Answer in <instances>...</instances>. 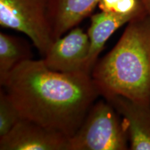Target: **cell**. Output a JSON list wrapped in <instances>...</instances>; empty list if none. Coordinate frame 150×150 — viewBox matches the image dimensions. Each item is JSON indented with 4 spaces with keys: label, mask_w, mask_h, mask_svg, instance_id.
Masks as SVG:
<instances>
[{
    "label": "cell",
    "mask_w": 150,
    "mask_h": 150,
    "mask_svg": "<svg viewBox=\"0 0 150 150\" xmlns=\"http://www.w3.org/2000/svg\"><path fill=\"white\" fill-rule=\"evenodd\" d=\"M22 117L58 130L69 138L79 128L100 96L91 74L50 70L42 59L17 66L1 86Z\"/></svg>",
    "instance_id": "6da1fadb"
},
{
    "label": "cell",
    "mask_w": 150,
    "mask_h": 150,
    "mask_svg": "<svg viewBox=\"0 0 150 150\" xmlns=\"http://www.w3.org/2000/svg\"><path fill=\"white\" fill-rule=\"evenodd\" d=\"M99 94L109 93L150 104V17L127 23L115 46L93 67Z\"/></svg>",
    "instance_id": "7a4b0ae2"
},
{
    "label": "cell",
    "mask_w": 150,
    "mask_h": 150,
    "mask_svg": "<svg viewBox=\"0 0 150 150\" xmlns=\"http://www.w3.org/2000/svg\"><path fill=\"white\" fill-rule=\"evenodd\" d=\"M127 127L109 103L95 102L79 128L69 139L67 150H127Z\"/></svg>",
    "instance_id": "3957f363"
},
{
    "label": "cell",
    "mask_w": 150,
    "mask_h": 150,
    "mask_svg": "<svg viewBox=\"0 0 150 150\" xmlns=\"http://www.w3.org/2000/svg\"><path fill=\"white\" fill-rule=\"evenodd\" d=\"M0 25L25 34L42 56L54 42L49 0H0Z\"/></svg>",
    "instance_id": "277c9868"
},
{
    "label": "cell",
    "mask_w": 150,
    "mask_h": 150,
    "mask_svg": "<svg viewBox=\"0 0 150 150\" xmlns=\"http://www.w3.org/2000/svg\"><path fill=\"white\" fill-rule=\"evenodd\" d=\"M69 139L61 131L22 118L0 137V149L67 150Z\"/></svg>",
    "instance_id": "5b68a950"
},
{
    "label": "cell",
    "mask_w": 150,
    "mask_h": 150,
    "mask_svg": "<svg viewBox=\"0 0 150 150\" xmlns=\"http://www.w3.org/2000/svg\"><path fill=\"white\" fill-rule=\"evenodd\" d=\"M89 50L88 35L76 27L54 40L42 59L48 68L56 72H85Z\"/></svg>",
    "instance_id": "8992f818"
},
{
    "label": "cell",
    "mask_w": 150,
    "mask_h": 150,
    "mask_svg": "<svg viewBox=\"0 0 150 150\" xmlns=\"http://www.w3.org/2000/svg\"><path fill=\"white\" fill-rule=\"evenodd\" d=\"M100 96L122 118L128 133L129 149L150 150V104L113 93H102Z\"/></svg>",
    "instance_id": "52a82bcc"
},
{
    "label": "cell",
    "mask_w": 150,
    "mask_h": 150,
    "mask_svg": "<svg viewBox=\"0 0 150 150\" xmlns=\"http://www.w3.org/2000/svg\"><path fill=\"white\" fill-rule=\"evenodd\" d=\"M99 0H49V18L54 41L91 14Z\"/></svg>",
    "instance_id": "ba28073f"
},
{
    "label": "cell",
    "mask_w": 150,
    "mask_h": 150,
    "mask_svg": "<svg viewBox=\"0 0 150 150\" xmlns=\"http://www.w3.org/2000/svg\"><path fill=\"white\" fill-rule=\"evenodd\" d=\"M136 17L104 11L91 17V26L87 33L90 39V50L85 67L86 74L91 75L99 54L112 33Z\"/></svg>",
    "instance_id": "9c48e42d"
},
{
    "label": "cell",
    "mask_w": 150,
    "mask_h": 150,
    "mask_svg": "<svg viewBox=\"0 0 150 150\" xmlns=\"http://www.w3.org/2000/svg\"><path fill=\"white\" fill-rule=\"evenodd\" d=\"M30 45L22 38L0 33V85L4 86L9 74L23 62L32 59Z\"/></svg>",
    "instance_id": "30bf717a"
},
{
    "label": "cell",
    "mask_w": 150,
    "mask_h": 150,
    "mask_svg": "<svg viewBox=\"0 0 150 150\" xmlns=\"http://www.w3.org/2000/svg\"><path fill=\"white\" fill-rule=\"evenodd\" d=\"M21 114L4 88L0 89V137L8 133L22 119Z\"/></svg>",
    "instance_id": "8fae6325"
},
{
    "label": "cell",
    "mask_w": 150,
    "mask_h": 150,
    "mask_svg": "<svg viewBox=\"0 0 150 150\" xmlns=\"http://www.w3.org/2000/svg\"><path fill=\"white\" fill-rule=\"evenodd\" d=\"M99 9L104 12L138 16L146 13L140 0H99Z\"/></svg>",
    "instance_id": "7c38bea8"
},
{
    "label": "cell",
    "mask_w": 150,
    "mask_h": 150,
    "mask_svg": "<svg viewBox=\"0 0 150 150\" xmlns=\"http://www.w3.org/2000/svg\"><path fill=\"white\" fill-rule=\"evenodd\" d=\"M140 2L145 9L148 16L150 17V0H140Z\"/></svg>",
    "instance_id": "4fadbf2b"
}]
</instances>
